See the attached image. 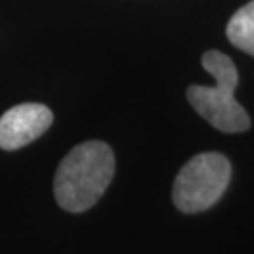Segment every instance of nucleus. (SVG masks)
Segmentation results:
<instances>
[{
  "label": "nucleus",
  "mask_w": 254,
  "mask_h": 254,
  "mask_svg": "<svg viewBox=\"0 0 254 254\" xmlns=\"http://www.w3.org/2000/svg\"><path fill=\"white\" fill-rule=\"evenodd\" d=\"M226 37L236 48L254 57V0L236 10L226 25Z\"/></svg>",
  "instance_id": "nucleus-5"
},
{
  "label": "nucleus",
  "mask_w": 254,
  "mask_h": 254,
  "mask_svg": "<svg viewBox=\"0 0 254 254\" xmlns=\"http://www.w3.org/2000/svg\"><path fill=\"white\" fill-rule=\"evenodd\" d=\"M201 64L215 78V86L193 84L187 89V98L193 109L221 132L235 134L248 130L251 119L235 99L240 76L233 60L218 50H210L203 55Z\"/></svg>",
  "instance_id": "nucleus-2"
},
{
  "label": "nucleus",
  "mask_w": 254,
  "mask_h": 254,
  "mask_svg": "<svg viewBox=\"0 0 254 254\" xmlns=\"http://www.w3.org/2000/svg\"><path fill=\"white\" fill-rule=\"evenodd\" d=\"M113 149L101 140L76 145L62 160L53 190L58 205L69 213H83L94 206L114 177Z\"/></svg>",
  "instance_id": "nucleus-1"
},
{
  "label": "nucleus",
  "mask_w": 254,
  "mask_h": 254,
  "mask_svg": "<svg viewBox=\"0 0 254 254\" xmlns=\"http://www.w3.org/2000/svg\"><path fill=\"white\" fill-rule=\"evenodd\" d=\"M52 124L53 113L45 104L25 103L13 106L0 118V149H22L43 135Z\"/></svg>",
  "instance_id": "nucleus-4"
},
{
  "label": "nucleus",
  "mask_w": 254,
  "mask_h": 254,
  "mask_svg": "<svg viewBox=\"0 0 254 254\" xmlns=\"http://www.w3.org/2000/svg\"><path fill=\"white\" fill-rule=\"evenodd\" d=\"M231 179V164L218 152H203L182 167L174 182L172 198L184 213L208 210L226 191Z\"/></svg>",
  "instance_id": "nucleus-3"
}]
</instances>
